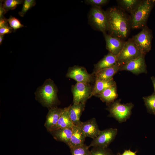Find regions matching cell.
<instances>
[{
    "instance_id": "1",
    "label": "cell",
    "mask_w": 155,
    "mask_h": 155,
    "mask_svg": "<svg viewBox=\"0 0 155 155\" xmlns=\"http://www.w3.org/2000/svg\"><path fill=\"white\" fill-rule=\"evenodd\" d=\"M108 23V31L111 35L123 40L129 32L130 22L121 9L112 7L106 11Z\"/></svg>"
},
{
    "instance_id": "2",
    "label": "cell",
    "mask_w": 155,
    "mask_h": 155,
    "mask_svg": "<svg viewBox=\"0 0 155 155\" xmlns=\"http://www.w3.org/2000/svg\"><path fill=\"white\" fill-rule=\"evenodd\" d=\"M154 2L153 0L141 1L131 13L130 24L132 28H143L146 26Z\"/></svg>"
},
{
    "instance_id": "3",
    "label": "cell",
    "mask_w": 155,
    "mask_h": 155,
    "mask_svg": "<svg viewBox=\"0 0 155 155\" xmlns=\"http://www.w3.org/2000/svg\"><path fill=\"white\" fill-rule=\"evenodd\" d=\"M57 93V89L53 82L49 79L38 89L36 94L42 104L51 108L54 107L58 101Z\"/></svg>"
},
{
    "instance_id": "4",
    "label": "cell",
    "mask_w": 155,
    "mask_h": 155,
    "mask_svg": "<svg viewBox=\"0 0 155 155\" xmlns=\"http://www.w3.org/2000/svg\"><path fill=\"white\" fill-rule=\"evenodd\" d=\"M108 105L107 110L110 113L109 116L120 123L125 122L129 118L134 106L131 102L122 104L119 100L115 101Z\"/></svg>"
},
{
    "instance_id": "5",
    "label": "cell",
    "mask_w": 155,
    "mask_h": 155,
    "mask_svg": "<svg viewBox=\"0 0 155 155\" xmlns=\"http://www.w3.org/2000/svg\"><path fill=\"white\" fill-rule=\"evenodd\" d=\"M88 20L94 28L103 33L108 31V23L106 11L100 7L92 6L88 15Z\"/></svg>"
},
{
    "instance_id": "6",
    "label": "cell",
    "mask_w": 155,
    "mask_h": 155,
    "mask_svg": "<svg viewBox=\"0 0 155 155\" xmlns=\"http://www.w3.org/2000/svg\"><path fill=\"white\" fill-rule=\"evenodd\" d=\"M142 54L132 38H129L125 42L122 49L117 56V63L121 66L138 57Z\"/></svg>"
},
{
    "instance_id": "7",
    "label": "cell",
    "mask_w": 155,
    "mask_h": 155,
    "mask_svg": "<svg viewBox=\"0 0 155 155\" xmlns=\"http://www.w3.org/2000/svg\"><path fill=\"white\" fill-rule=\"evenodd\" d=\"M152 38V31L146 26L132 38L139 50L143 54L146 55L151 49Z\"/></svg>"
},
{
    "instance_id": "8",
    "label": "cell",
    "mask_w": 155,
    "mask_h": 155,
    "mask_svg": "<svg viewBox=\"0 0 155 155\" xmlns=\"http://www.w3.org/2000/svg\"><path fill=\"white\" fill-rule=\"evenodd\" d=\"M92 90L89 84L77 82L71 88L73 104L85 103L87 100L90 98Z\"/></svg>"
},
{
    "instance_id": "9",
    "label": "cell",
    "mask_w": 155,
    "mask_h": 155,
    "mask_svg": "<svg viewBox=\"0 0 155 155\" xmlns=\"http://www.w3.org/2000/svg\"><path fill=\"white\" fill-rule=\"evenodd\" d=\"M117 133L116 128H109L100 131L98 135L93 139L89 147L106 148L115 139Z\"/></svg>"
},
{
    "instance_id": "10",
    "label": "cell",
    "mask_w": 155,
    "mask_h": 155,
    "mask_svg": "<svg viewBox=\"0 0 155 155\" xmlns=\"http://www.w3.org/2000/svg\"><path fill=\"white\" fill-rule=\"evenodd\" d=\"M145 55L142 54L138 57L120 66L119 71H128L136 75L147 73Z\"/></svg>"
},
{
    "instance_id": "11",
    "label": "cell",
    "mask_w": 155,
    "mask_h": 155,
    "mask_svg": "<svg viewBox=\"0 0 155 155\" xmlns=\"http://www.w3.org/2000/svg\"><path fill=\"white\" fill-rule=\"evenodd\" d=\"M66 75L78 82L89 84L94 80L93 75L89 73L84 67L79 66L69 68Z\"/></svg>"
},
{
    "instance_id": "12",
    "label": "cell",
    "mask_w": 155,
    "mask_h": 155,
    "mask_svg": "<svg viewBox=\"0 0 155 155\" xmlns=\"http://www.w3.org/2000/svg\"><path fill=\"white\" fill-rule=\"evenodd\" d=\"M103 34L106 42V48L109 52L117 56L122 49L126 41L113 36L106 32Z\"/></svg>"
},
{
    "instance_id": "13",
    "label": "cell",
    "mask_w": 155,
    "mask_h": 155,
    "mask_svg": "<svg viewBox=\"0 0 155 155\" xmlns=\"http://www.w3.org/2000/svg\"><path fill=\"white\" fill-rule=\"evenodd\" d=\"M86 137L81 126L73 125L72 135L67 146L70 149L83 146L85 144Z\"/></svg>"
},
{
    "instance_id": "14",
    "label": "cell",
    "mask_w": 155,
    "mask_h": 155,
    "mask_svg": "<svg viewBox=\"0 0 155 155\" xmlns=\"http://www.w3.org/2000/svg\"><path fill=\"white\" fill-rule=\"evenodd\" d=\"M81 127L86 137L93 139L98 135L100 131L96 119L94 118L85 122H82Z\"/></svg>"
},
{
    "instance_id": "15",
    "label": "cell",
    "mask_w": 155,
    "mask_h": 155,
    "mask_svg": "<svg viewBox=\"0 0 155 155\" xmlns=\"http://www.w3.org/2000/svg\"><path fill=\"white\" fill-rule=\"evenodd\" d=\"M85 103L73 104L69 106V113L73 125L81 126V116L84 110Z\"/></svg>"
},
{
    "instance_id": "16",
    "label": "cell",
    "mask_w": 155,
    "mask_h": 155,
    "mask_svg": "<svg viewBox=\"0 0 155 155\" xmlns=\"http://www.w3.org/2000/svg\"><path fill=\"white\" fill-rule=\"evenodd\" d=\"M63 109L55 106L50 108L44 124V126L48 131L57 123Z\"/></svg>"
},
{
    "instance_id": "17",
    "label": "cell",
    "mask_w": 155,
    "mask_h": 155,
    "mask_svg": "<svg viewBox=\"0 0 155 155\" xmlns=\"http://www.w3.org/2000/svg\"><path fill=\"white\" fill-rule=\"evenodd\" d=\"M73 125L69 113V106L63 108L56 124L48 131L59 129L71 128Z\"/></svg>"
},
{
    "instance_id": "18",
    "label": "cell",
    "mask_w": 155,
    "mask_h": 155,
    "mask_svg": "<svg viewBox=\"0 0 155 155\" xmlns=\"http://www.w3.org/2000/svg\"><path fill=\"white\" fill-rule=\"evenodd\" d=\"M117 63V56L109 52L95 64L94 73L101 69L113 67Z\"/></svg>"
},
{
    "instance_id": "19",
    "label": "cell",
    "mask_w": 155,
    "mask_h": 155,
    "mask_svg": "<svg viewBox=\"0 0 155 155\" xmlns=\"http://www.w3.org/2000/svg\"><path fill=\"white\" fill-rule=\"evenodd\" d=\"M96 96L107 105L113 103L118 96L117 85L106 89Z\"/></svg>"
},
{
    "instance_id": "20",
    "label": "cell",
    "mask_w": 155,
    "mask_h": 155,
    "mask_svg": "<svg viewBox=\"0 0 155 155\" xmlns=\"http://www.w3.org/2000/svg\"><path fill=\"white\" fill-rule=\"evenodd\" d=\"M120 67L117 63L113 67L101 69L94 73L95 79L108 81L113 79V76L119 71Z\"/></svg>"
},
{
    "instance_id": "21",
    "label": "cell",
    "mask_w": 155,
    "mask_h": 155,
    "mask_svg": "<svg viewBox=\"0 0 155 155\" xmlns=\"http://www.w3.org/2000/svg\"><path fill=\"white\" fill-rule=\"evenodd\" d=\"M72 131V127L59 129L49 132L55 140L63 142L67 145L71 137Z\"/></svg>"
},
{
    "instance_id": "22",
    "label": "cell",
    "mask_w": 155,
    "mask_h": 155,
    "mask_svg": "<svg viewBox=\"0 0 155 155\" xmlns=\"http://www.w3.org/2000/svg\"><path fill=\"white\" fill-rule=\"evenodd\" d=\"M95 83L91 93L90 97L96 96L102 92L106 89L116 85L113 79L110 80L95 79Z\"/></svg>"
},
{
    "instance_id": "23",
    "label": "cell",
    "mask_w": 155,
    "mask_h": 155,
    "mask_svg": "<svg viewBox=\"0 0 155 155\" xmlns=\"http://www.w3.org/2000/svg\"><path fill=\"white\" fill-rule=\"evenodd\" d=\"M119 1L122 7L131 14L137 6L141 1L122 0Z\"/></svg>"
},
{
    "instance_id": "24",
    "label": "cell",
    "mask_w": 155,
    "mask_h": 155,
    "mask_svg": "<svg viewBox=\"0 0 155 155\" xmlns=\"http://www.w3.org/2000/svg\"><path fill=\"white\" fill-rule=\"evenodd\" d=\"M148 112L155 115V93L143 98Z\"/></svg>"
},
{
    "instance_id": "25",
    "label": "cell",
    "mask_w": 155,
    "mask_h": 155,
    "mask_svg": "<svg viewBox=\"0 0 155 155\" xmlns=\"http://www.w3.org/2000/svg\"><path fill=\"white\" fill-rule=\"evenodd\" d=\"M5 13L9 10L15 9L17 6L23 3V0H5L0 1Z\"/></svg>"
},
{
    "instance_id": "26",
    "label": "cell",
    "mask_w": 155,
    "mask_h": 155,
    "mask_svg": "<svg viewBox=\"0 0 155 155\" xmlns=\"http://www.w3.org/2000/svg\"><path fill=\"white\" fill-rule=\"evenodd\" d=\"M88 146L84 144L83 146L70 148L71 155H91Z\"/></svg>"
},
{
    "instance_id": "27",
    "label": "cell",
    "mask_w": 155,
    "mask_h": 155,
    "mask_svg": "<svg viewBox=\"0 0 155 155\" xmlns=\"http://www.w3.org/2000/svg\"><path fill=\"white\" fill-rule=\"evenodd\" d=\"M90 151L91 155H115L108 148L93 147Z\"/></svg>"
},
{
    "instance_id": "28",
    "label": "cell",
    "mask_w": 155,
    "mask_h": 155,
    "mask_svg": "<svg viewBox=\"0 0 155 155\" xmlns=\"http://www.w3.org/2000/svg\"><path fill=\"white\" fill-rule=\"evenodd\" d=\"M35 4V0H24L22 9L18 13L19 15L21 17H23L27 11L34 6Z\"/></svg>"
},
{
    "instance_id": "29",
    "label": "cell",
    "mask_w": 155,
    "mask_h": 155,
    "mask_svg": "<svg viewBox=\"0 0 155 155\" xmlns=\"http://www.w3.org/2000/svg\"><path fill=\"white\" fill-rule=\"evenodd\" d=\"M7 20L9 26L14 32L17 29L24 27V26L21 23L20 20L15 17L11 16Z\"/></svg>"
},
{
    "instance_id": "30",
    "label": "cell",
    "mask_w": 155,
    "mask_h": 155,
    "mask_svg": "<svg viewBox=\"0 0 155 155\" xmlns=\"http://www.w3.org/2000/svg\"><path fill=\"white\" fill-rule=\"evenodd\" d=\"M86 3L91 5L92 6L100 7L101 6L105 5L108 1L107 0H87L85 1Z\"/></svg>"
},
{
    "instance_id": "31",
    "label": "cell",
    "mask_w": 155,
    "mask_h": 155,
    "mask_svg": "<svg viewBox=\"0 0 155 155\" xmlns=\"http://www.w3.org/2000/svg\"><path fill=\"white\" fill-rule=\"evenodd\" d=\"M13 31V29L9 26L3 27L0 28V35L9 34Z\"/></svg>"
},
{
    "instance_id": "32",
    "label": "cell",
    "mask_w": 155,
    "mask_h": 155,
    "mask_svg": "<svg viewBox=\"0 0 155 155\" xmlns=\"http://www.w3.org/2000/svg\"><path fill=\"white\" fill-rule=\"evenodd\" d=\"M7 21V20L5 17L0 19V28L9 26Z\"/></svg>"
},
{
    "instance_id": "33",
    "label": "cell",
    "mask_w": 155,
    "mask_h": 155,
    "mask_svg": "<svg viewBox=\"0 0 155 155\" xmlns=\"http://www.w3.org/2000/svg\"><path fill=\"white\" fill-rule=\"evenodd\" d=\"M137 152V151L133 152L129 149L125 150L122 154H118L120 155H136V153Z\"/></svg>"
},
{
    "instance_id": "34",
    "label": "cell",
    "mask_w": 155,
    "mask_h": 155,
    "mask_svg": "<svg viewBox=\"0 0 155 155\" xmlns=\"http://www.w3.org/2000/svg\"><path fill=\"white\" fill-rule=\"evenodd\" d=\"M5 13V12L3 9L1 1H0V19L4 17L3 15Z\"/></svg>"
},
{
    "instance_id": "35",
    "label": "cell",
    "mask_w": 155,
    "mask_h": 155,
    "mask_svg": "<svg viewBox=\"0 0 155 155\" xmlns=\"http://www.w3.org/2000/svg\"><path fill=\"white\" fill-rule=\"evenodd\" d=\"M151 80L152 82L154 89V93H155V77L152 76L151 77Z\"/></svg>"
},
{
    "instance_id": "36",
    "label": "cell",
    "mask_w": 155,
    "mask_h": 155,
    "mask_svg": "<svg viewBox=\"0 0 155 155\" xmlns=\"http://www.w3.org/2000/svg\"><path fill=\"white\" fill-rule=\"evenodd\" d=\"M4 35H0V44H2V41L3 40Z\"/></svg>"
},
{
    "instance_id": "37",
    "label": "cell",
    "mask_w": 155,
    "mask_h": 155,
    "mask_svg": "<svg viewBox=\"0 0 155 155\" xmlns=\"http://www.w3.org/2000/svg\"><path fill=\"white\" fill-rule=\"evenodd\" d=\"M153 1H154V2H155V0H153Z\"/></svg>"
}]
</instances>
